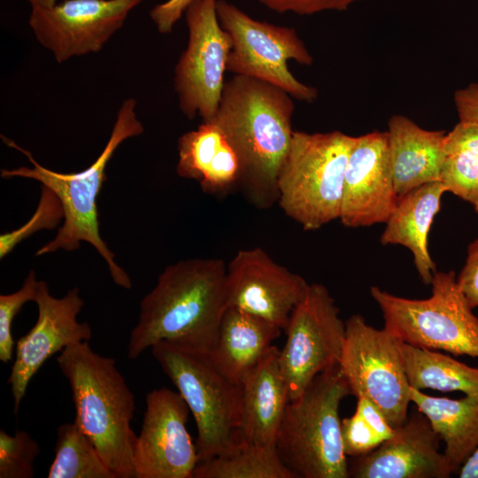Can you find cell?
<instances>
[{"mask_svg":"<svg viewBox=\"0 0 478 478\" xmlns=\"http://www.w3.org/2000/svg\"><path fill=\"white\" fill-rule=\"evenodd\" d=\"M227 265L220 258H189L167 266L140 303L127 343L137 358L159 342L209 353L227 308Z\"/></svg>","mask_w":478,"mask_h":478,"instance_id":"obj_1","label":"cell"},{"mask_svg":"<svg viewBox=\"0 0 478 478\" xmlns=\"http://www.w3.org/2000/svg\"><path fill=\"white\" fill-rule=\"evenodd\" d=\"M292 98L266 81L234 74L225 81L218 109L209 120L236 152L239 184L258 208H268L278 199L277 178L294 132Z\"/></svg>","mask_w":478,"mask_h":478,"instance_id":"obj_2","label":"cell"},{"mask_svg":"<svg viewBox=\"0 0 478 478\" xmlns=\"http://www.w3.org/2000/svg\"><path fill=\"white\" fill-rule=\"evenodd\" d=\"M135 107L136 101L131 97L121 103L104 150L89 167L81 172L59 173L50 170L39 164L30 151L1 135L2 141L7 146L24 154L32 165L31 167L3 168L1 177L27 178L40 182L58 197L64 211V222L56 236L40 248L35 255L42 256L58 250L72 251L79 249L81 242L89 243L105 260L115 284L126 289L132 288V282L127 274L116 263L113 252L100 235L96 199L106 180V166L115 150L124 141L144 132Z\"/></svg>","mask_w":478,"mask_h":478,"instance_id":"obj_3","label":"cell"},{"mask_svg":"<svg viewBox=\"0 0 478 478\" xmlns=\"http://www.w3.org/2000/svg\"><path fill=\"white\" fill-rule=\"evenodd\" d=\"M56 361L71 387L74 420L115 478H135V397L115 360L85 341L66 347Z\"/></svg>","mask_w":478,"mask_h":478,"instance_id":"obj_4","label":"cell"},{"mask_svg":"<svg viewBox=\"0 0 478 478\" xmlns=\"http://www.w3.org/2000/svg\"><path fill=\"white\" fill-rule=\"evenodd\" d=\"M349 395L338 364L319 374L287 405L275 448L295 478H349L339 414L341 402Z\"/></svg>","mask_w":478,"mask_h":478,"instance_id":"obj_5","label":"cell"},{"mask_svg":"<svg viewBox=\"0 0 478 478\" xmlns=\"http://www.w3.org/2000/svg\"><path fill=\"white\" fill-rule=\"evenodd\" d=\"M356 136L335 130L293 132L277 178V203L304 230L340 218L343 181Z\"/></svg>","mask_w":478,"mask_h":478,"instance_id":"obj_6","label":"cell"},{"mask_svg":"<svg viewBox=\"0 0 478 478\" xmlns=\"http://www.w3.org/2000/svg\"><path fill=\"white\" fill-rule=\"evenodd\" d=\"M150 349L194 417L198 463L235 450L241 443V383L222 374L208 353L166 342Z\"/></svg>","mask_w":478,"mask_h":478,"instance_id":"obj_7","label":"cell"},{"mask_svg":"<svg viewBox=\"0 0 478 478\" xmlns=\"http://www.w3.org/2000/svg\"><path fill=\"white\" fill-rule=\"evenodd\" d=\"M425 299L395 296L377 286L370 294L384 328L412 346L478 358V317L457 283L454 271L436 272Z\"/></svg>","mask_w":478,"mask_h":478,"instance_id":"obj_8","label":"cell"},{"mask_svg":"<svg viewBox=\"0 0 478 478\" xmlns=\"http://www.w3.org/2000/svg\"><path fill=\"white\" fill-rule=\"evenodd\" d=\"M216 12L232 40L227 71L266 81L299 101L317 99L318 89L298 81L288 66L289 60L313 62L295 28L257 20L227 0H217Z\"/></svg>","mask_w":478,"mask_h":478,"instance_id":"obj_9","label":"cell"},{"mask_svg":"<svg viewBox=\"0 0 478 478\" xmlns=\"http://www.w3.org/2000/svg\"><path fill=\"white\" fill-rule=\"evenodd\" d=\"M400 342L385 328L377 329L353 314L345 321L339 362L351 395L368 399L394 428L405 423L412 403Z\"/></svg>","mask_w":478,"mask_h":478,"instance_id":"obj_10","label":"cell"},{"mask_svg":"<svg viewBox=\"0 0 478 478\" xmlns=\"http://www.w3.org/2000/svg\"><path fill=\"white\" fill-rule=\"evenodd\" d=\"M217 0H195L185 11L188 42L173 71V89L181 113L209 121L215 114L225 84L232 40L221 27Z\"/></svg>","mask_w":478,"mask_h":478,"instance_id":"obj_11","label":"cell"},{"mask_svg":"<svg viewBox=\"0 0 478 478\" xmlns=\"http://www.w3.org/2000/svg\"><path fill=\"white\" fill-rule=\"evenodd\" d=\"M326 286L311 283L292 311L279 354L289 401L297 399L321 372L339 364L345 322Z\"/></svg>","mask_w":478,"mask_h":478,"instance_id":"obj_12","label":"cell"},{"mask_svg":"<svg viewBox=\"0 0 478 478\" xmlns=\"http://www.w3.org/2000/svg\"><path fill=\"white\" fill-rule=\"evenodd\" d=\"M143 0H63L31 6L28 26L35 40L63 64L97 53Z\"/></svg>","mask_w":478,"mask_h":478,"instance_id":"obj_13","label":"cell"},{"mask_svg":"<svg viewBox=\"0 0 478 478\" xmlns=\"http://www.w3.org/2000/svg\"><path fill=\"white\" fill-rule=\"evenodd\" d=\"M133 454L135 478H193L198 464L187 421L189 408L178 391L160 388L145 398Z\"/></svg>","mask_w":478,"mask_h":478,"instance_id":"obj_14","label":"cell"},{"mask_svg":"<svg viewBox=\"0 0 478 478\" xmlns=\"http://www.w3.org/2000/svg\"><path fill=\"white\" fill-rule=\"evenodd\" d=\"M34 302L38 310L36 322L16 342L15 358L7 380L15 413L31 379L43 364L66 347L89 341L92 336L90 325L77 320L84 305L77 288L56 297L50 293L48 283L39 281Z\"/></svg>","mask_w":478,"mask_h":478,"instance_id":"obj_15","label":"cell"},{"mask_svg":"<svg viewBox=\"0 0 478 478\" xmlns=\"http://www.w3.org/2000/svg\"><path fill=\"white\" fill-rule=\"evenodd\" d=\"M309 285L259 247L239 251L227 265V307L263 318L281 330Z\"/></svg>","mask_w":478,"mask_h":478,"instance_id":"obj_16","label":"cell"},{"mask_svg":"<svg viewBox=\"0 0 478 478\" xmlns=\"http://www.w3.org/2000/svg\"><path fill=\"white\" fill-rule=\"evenodd\" d=\"M386 131L356 136L343 181L339 220L348 227L386 223L398 202Z\"/></svg>","mask_w":478,"mask_h":478,"instance_id":"obj_17","label":"cell"},{"mask_svg":"<svg viewBox=\"0 0 478 478\" xmlns=\"http://www.w3.org/2000/svg\"><path fill=\"white\" fill-rule=\"evenodd\" d=\"M440 440L419 411L378 448L348 462L349 477L448 478L453 472L439 451Z\"/></svg>","mask_w":478,"mask_h":478,"instance_id":"obj_18","label":"cell"},{"mask_svg":"<svg viewBox=\"0 0 478 478\" xmlns=\"http://www.w3.org/2000/svg\"><path fill=\"white\" fill-rule=\"evenodd\" d=\"M279 354L280 350L273 345L240 382L241 443L275 446L277 432L289 402Z\"/></svg>","mask_w":478,"mask_h":478,"instance_id":"obj_19","label":"cell"},{"mask_svg":"<svg viewBox=\"0 0 478 478\" xmlns=\"http://www.w3.org/2000/svg\"><path fill=\"white\" fill-rule=\"evenodd\" d=\"M386 132L398 198L415 188L440 181L447 132L424 129L400 114L389 118Z\"/></svg>","mask_w":478,"mask_h":478,"instance_id":"obj_20","label":"cell"},{"mask_svg":"<svg viewBox=\"0 0 478 478\" xmlns=\"http://www.w3.org/2000/svg\"><path fill=\"white\" fill-rule=\"evenodd\" d=\"M177 148V174L197 181L203 191L223 194L239 184V158L215 124L202 121L179 138Z\"/></svg>","mask_w":478,"mask_h":478,"instance_id":"obj_21","label":"cell"},{"mask_svg":"<svg viewBox=\"0 0 478 478\" xmlns=\"http://www.w3.org/2000/svg\"><path fill=\"white\" fill-rule=\"evenodd\" d=\"M445 192L444 185L438 181L399 197L380 238L382 245L399 244L411 251L415 268L426 285L431 283L436 272L428 247V233Z\"/></svg>","mask_w":478,"mask_h":478,"instance_id":"obj_22","label":"cell"},{"mask_svg":"<svg viewBox=\"0 0 478 478\" xmlns=\"http://www.w3.org/2000/svg\"><path fill=\"white\" fill-rule=\"evenodd\" d=\"M281 332L278 326L263 318L227 307L208 355L222 374L240 382L273 346Z\"/></svg>","mask_w":478,"mask_h":478,"instance_id":"obj_23","label":"cell"},{"mask_svg":"<svg viewBox=\"0 0 478 478\" xmlns=\"http://www.w3.org/2000/svg\"><path fill=\"white\" fill-rule=\"evenodd\" d=\"M410 398L443 441L449 466L458 471L478 447V395L451 399L411 388Z\"/></svg>","mask_w":478,"mask_h":478,"instance_id":"obj_24","label":"cell"},{"mask_svg":"<svg viewBox=\"0 0 478 478\" xmlns=\"http://www.w3.org/2000/svg\"><path fill=\"white\" fill-rule=\"evenodd\" d=\"M405 370L411 388L478 395V368L434 350L400 342Z\"/></svg>","mask_w":478,"mask_h":478,"instance_id":"obj_25","label":"cell"},{"mask_svg":"<svg viewBox=\"0 0 478 478\" xmlns=\"http://www.w3.org/2000/svg\"><path fill=\"white\" fill-rule=\"evenodd\" d=\"M440 181L478 212V125L459 121L447 132Z\"/></svg>","mask_w":478,"mask_h":478,"instance_id":"obj_26","label":"cell"},{"mask_svg":"<svg viewBox=\"0 0 478 478\" xmlns=\"http://www.w3.org/2000/svg\"><path fill=\"white\" fill-rule=\"evenodd\" d=\"M193 478H295L275 446L240 443L235 450L197 465Z\"/></svg>","mask_w":478,"mask_h":478,"instance_id":"obj_27","label":"cell"},{"mask_svg":"<svg viewBox=\"0 0 478 478\" xmlns=\"http://www.w3.org/2000/svg\"><path fill=\"white\" fill-rule=\"evenodd\" d=\"M57 435L48 478H115L75 420L60 425Z\"/></svg>","mask_w":478,"mask_h":478,"instance_id":"obj_28","label":"cell"},{"mask_svg":"<svg viewBox=\"0 0 478 478\" xmlns=\"http://www.w3.org/2000/svg\"><path fill=\"white\" fill-rule=\"evenodd\" d=\"M357 400L355 412L341 423L344 453L353 458L370 453L395 433L374 405L365 397Z\"/></svg>","mask_w":478,"mask_h":478,"instance_id":"obj_29","label":"cell"},{"mask_svg":"<svg viewBox=\"0 0 478 478\" xmlns=\"http://www.w3.org/2000/svg\"><path fill=\"white\" fill-rule=\"evenodd\" d=\"M40 446L30 435L18 430L13 436L0 430V478H32Z\"/></svg>","mask_w":478,"mask_h":478,"instance_id":"obj_30","label":"cell"},{"mask_svg":"<svg viewBox=\"0 0 478 478\" xmlns=\"http://www.w3.org/2000/svg\"><path fill=\"white\" fill-rule=\"evenodd\" d=\"M64 220V211L58 197L42 186L40 200L34 215L22 227L0 236V258L8 255L18 243L42 229L56 227Z\"/></svg>","mask_w":478,"mask_h":478,"instance_id":"obj_31","label":"cell"},{"mask_svg":"<svg viewBox=\"0 0 478 478\" xmlns=\"http://www.w3.org/2000/svg\"><path fill=\"white\" fill-rule=\"evenodd\" d=\"M38 282L32 269L19 290L0 295V360L4 363L12 359L15 348L12 332V321L27 302L35 300Z\"/></svg>","mask_w":478,"mask_h":478,"instance_id":"obj_32","label":"cell"},{"mask_svg":"<svg viewBox=\"0 0 478 478\" xmlns=\"http://www.w3.org/2000/svg\"><path fill=\"white\" fill-rule=\"evenodd\" d=\"M269 10L278 13L291 12L313 15L323 12H342L363 0H257Z\"/></svg>","mask_w":478,"mask_h":478,"instance_id":"obj_33","label":"cell"},{"mask_svg":"<svg viewBox=\"0 0 478 478\" xmlns=\"http://www.w3.org/2000/svg\"><path fill=\"white\" fill-rule=\"evenodd\" d=\"M457 283L469 305L473 309L478 308V238L467 246L466 261L457 275Z\"/></svg>","mask_w":478,"mask_h":478,"instance_id":"obj_34","label":"cell"},{"mask_svg":"<svg viewBox=\"0 0 478 478\" xmlns=\"http://www.w3.org/2000/svg\"><path fill=\"white\" fill-rule=\"evenodd\" d=\"M195 0H167L150 11V18L159 34H170L175 24Z\"/></svg>","mask_w":478,"mask_h":478,"instance_id":"obj_35","label":"cell"},{"mask_svg":"<svg viewBox=\"0 0 478 478\" xmlns=\"http://www.w3.org/2000/svg\"><path fill=\"white\" fill-rule=\"evenodd\" d=\"M453 100L459 121L478 125V83L456 90Z\"/></svg>","mask_w":478,"mask_h":478,"instance_id":"obj_36","label":"cell"},{"mask_svg":"<svg viewBox=\"0 0 478 478\" xmlns=\"http://www.w3.org/2000/svg\"><path fill=\"white\" fill-rule=\"evenodd\" d=\"M460 478H478V447L458 470Z\"/></svg>","mask_w":478,"mask_h":478,"instance_id":"obj_37","label":"cell"},{"mask_svg":"<svg viewBox=\"0 0 478 478\" xmlns=\"http://www.w3.org/2000/svg\"><path fill=\"white\" fill-rule=\"evenodd\" d=\"M30 6H51L60 0H25Z\"/></svg>","mask_w":478,"mask_h":478,"instance_id":"obj_38","label":"cell"}]
</instances>
